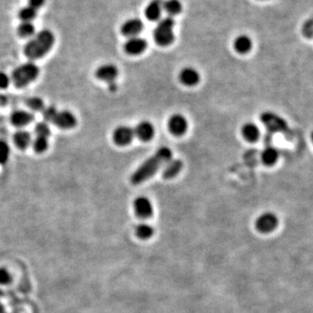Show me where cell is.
I'll return each instance as SVG.
<instances>
[{"mask_svg":"<svg viewBox=\"0 0 313 313\" xmlns=\"http://www.w3.org/2000/svg\"><path fill=\"white\" fill-rule=\"evenodd\" d=\"M172 152L170 148L163 146L154 153V155L147 158L137 170L131 174V182L133 185H140L151 179L158 171L162 165L170 161Z\"/></svg>","mask_w":313,"mask_h":313,"instance_id":"obj_1","label":"cell"},{"mask_svg":"<svg viewBox=\"0 0 313 313\" xmlns=\"http://www.w3.org/2000/svg\"><path fill=\"white\" fill-rule=\"evenodd\" d=\"M55 36L47 29L40 30L24 46V53L30 60L42 58L52 50L54 45Z\"/></svg>","mask_w":313,"mask_h":313,"instance_id":"obj_2","label":"cell"},{"mask_svg":"<svg viewBox=\"0 0 313 313\" xmlns=\"http://www.w3.org/2000/svg\"><path fill=\"white\" fill-rule=\"evenodd\" d=\"M40 69L32 62H27L15 68L12 73L11 81L18 89L24 88L36 80Z\"/></svg>","mask_w":313,"mask_h":313,"instance_id":"obj_3","label":"cell"},{"mask_svg":"<svg viewBox=\"0 0 313 313\" xmlns=\"http://www.w3.org/2000/svg\"><path fill=\"white\" fill-rule=\"evenodd\" d=\"M174 25L175 22L171 17L162 18L160 21L158 22L153 31V38L158 46H167L172 44L175 39Z\"/></svg>","mask_w":313,"mask_h":313,"instance_id":"obj_4","label":"cell"},{"mask_svg":"<svg viewBox=\"0 0 313 313\" xmlns=\"http://www.w3.org/2000/svg\"><path fill=\"white\" fill-rule=\"evenodd\" d=\"M260 119L265 127L267 128L268 131H271V133L280 132L286 135L290 132V128L286 119L281 118L276 113L265 112L262 113Z\"/></svg>","mask_w":313,"mask_h":313,"instance_id":"obj_5","label":"cell"},{"mask_svg":"<svg viewBox=\"0 0 313 313\" xmlns=\"http://www.w3.org/2000/svg\"><path fill=\"white\" fill-rule=\"evenodd\" d=\"M279 225V219L276 216V214L273 213H263L260 216L256 219L255 227L256 230L260 233H270L277 228Z\"/></svg>","mask_w":313,"mask_h":313,"instance_id":"obj_6","label":"cell"},{"mask_svg":"<svg viewBox=\"0 0 313 313\" xmlns=\"http://www.w3.org/2000/svg\"><path fill=\"white\" fill-rule=\"evenodd\" d=\"M50 123L56 125L57 127L64 130L73 129L77 125V118L70 111H58L57 110L54 116L52 117V120Z\"/></svg>","mask_w":313,"mask_h":313,"instance_id":"obj_7","label":"cell"},{"mask_svg":"<svg viewBox=\"0 0 313 313\" xmlns=\"http://www.w3.org/2000/svg\"><path fill=\"white\" fill-rule=\"evenodd\" d=\"M134 136V129L127 125H121L113 131V138L117 146H125L131 143Z\"/></svg>","mask_w":313,"mask_h":313,"instance_id":"obj_8","label":"cell"},{"mask_svg":"<svg viewBox=\"0 0 313 313\" xmlns=\"http://www.w3.org/2000/svg\"><path fill=\"white\" fill-rule=\"evenodd\" d=\"M168 128L170 133L179 137L186 133L188 128V123L184 116L181 114H174L168 121Z\"/></svg>","mask_w":313,"mask_h":313,"instance_id":"obj_9","label":"cell"},{"mask_svg":"<svg viewBox=\"0 0 313 313\" xmlns=\"http://www.w3.org/2000/svg\"><path fill=\"white\" fill-rule=\"evenodd\" d=\"M119 75V70L116 65L113 64H106L98 67L95 72V76L101 81H105L108 84L113 83Z\"/></svg>","mask_w":313,"mask_h":313,"instance_id":"obj_10","label":"cell"},{"mask_svg":"<svg viewBox=\"0 0 313 313\" xmlns=\"http://www.w3.org/2000/svg\"><path fill=\"white\" fill-rule=\"evenodd\" d=\"M134 211L140 219H148L152 217L153 207L149 198L146 197H138L134 200Z\"/></svg>","mask_w":313,"mask_h":313,"instance_id":"obj_11","label":"cell"},{"mask_svg":"<svg viewBox=\"0 0 313 313\" xmlns=\"http://www.w3.org/2000/svg\"><path fill=\"white\" fill-rule=\"evenodd\" d=\"M147 48V41L140 37H132L125 42L124 49L125 52L129 55L136 56L143 53Z\"/></svg>","mask_w":313,"mask_h":313,"instance_id":"obj_12","label":"cell"},{"mask_svg":"<svg viewBox=\"0 0 313 313\" xmlns=\"http://www.w3.org/2000/svg\"><path fill=\"white\" fill-rule=\"evenodd\" d=\"M143 22L140 18H131L123 24L121 32L124 36L132 38L137 37L143 30Z\"/></svg>","mask_w":313,"mask_h":313,"instance_id":"obj_13","label":"cell"},{"mask_svg":"<svg viewBox=\"0 0 313 313\" xmlns=\"http://www.w3.org/2000/svg\"><path fill=\"white\" fill-rule=\"evenodd\" d=\"M33 114L24 110L14 111L10 117L11 123L16 127H24L33 121Z\"/></svg>","mask_w":313,"mask_h":313,"instance_id":"obj_14","label":"cell"},{"mask_svg":"<svg viewBox=\"0 0 313 313\" xmlns=\"http://www.w3.org/2000/svg\"><path fill=\"white\" fill-rule=\"evenodd\" d=\"M134 133L141 141L148 142L154 137L155 129L150 122L142 121L134 129Z\"/></svg>","mask_w":313,"mask_h":313,"instance_id":"obj_15","label":"cell"},{"mask_svg":"<svg viewBox=\"0 0 313 313\" xmlns=\"http://www.w3.org/2000/svg\"><path fill=\"white\" fill-rule=\"evenodd\" d=\"M180 82L186 86H194L199 82L200 76L198 71L192 67L184 68L180 73Z\"/></svg>","mask_w":313,"mask_h":313,"instance_id":"obj_16","label":"cell"},{"mask_svg":"<svg viewBox=\"0 0 313 313\" xmlns=\"http://www.w3.org/2000/svg\"><path fill=\"white\" fill-rule=\"evenodd\" d=\"M163 1L162 0H152L146 6L145 14L146 18L151 21H157L161 18L163 12Z\"/></svg>","mask_w":313,"mask_h":313,"instance_id":"obj_17","label":"cell"},{"mask_svg":"<svg viewBox=\"0 0 313 313\" xmlns=\"http://www.w3.org/2000/svg\"><path fill=\"white\" fill-rule=\"evenodd\" d=\"M183 162L180 159H170L166 163L165 167L163 170V177L165 180H170L180 173L182 170Z\"/></svg>","mask_w":313,"mask_h":313,"instance_id":"obj_18","label":"cell"},{"mask_svg":"<svg viewBox=\"0 0 313 313\" xmlns=\"http://www.w3.org/2000/svg\"><path fill=\"white\" fill-rule=\"evenodd\" d=\"M279 158H280V152L276 147L272 146H266L261 153L262 162L267 166H271L276 164Z\"/></svg>","mask_w":313,"mask_h":313,"instance_id":"obj_19","label":"cell"},{"mask_svg":"<svg viewBox=\"0 0 313 313\" xmlns=\"http://www.w3.org/2000/svg\"><path fill=\"white\" fill-rule=\"evenodd\" d=\"M13 142L18 149L25 150L32 142V138H31L30 132L24 131V130H19V131H16L13 135Z\"/></svg>","mask_w":313,"mask_h":313,"instance_id":"obj_20","label":"cell"},{"mask_svg":"<svg viewBox=\"0 0 313 313\" xmlns=\"http://www.w3.org/2000/svg\"><path fill=\"white\" fill-rule=\"evenodd\" d=\"M241 132L245 140L251 143L258 141L260 137V130L253 123H247L246 125H244Z\"/></svg>","mask_w":313,"mask_h":313,"instance_id":"obj_21","label":"cell"},{"mask_svg":"<svg viewBox=\"0 0 313 313\" xmlns=\"http://www.w3.org/2000/svg\"><path fill=\"white\" fill-rule=\"evenodd\" d=\"M235 51L240 53V54H246L252 50L253 47V41L250 39L249 37L246 35H241L237 37V39L234 40Z\"/></svg>","mask_w":313,"mask_h":313,"instance_id":"obj_22","label":"cell"},{"mask_svg":"<svg viewBox=\"0 0 313 313\" xmlns=\"http://www.w3.org/2000/svg\"><path fill=\"white\" fill-rule=\"evenodd\" d=\"M163 9L170 16L178 15L182 12V4L180 0H166L163 2Z\"/></svg>","mask_w":313,"mask_h":313,"instance_id":"obj_23","label":"cell"},{"mask_svg":"<svg viewBox=\"0 0 313 313\" xmlns=\"http://www.w3.org/2000/svg\"><path fill=\"white\" fill-rule=\"evenodd\" d=\"M38 14V10L34 9L33 7L26 6L19 10L18 18L21 22H32Z\"/></svg>","mask_w":313,"mask_h":313,"instance_id":"obj_24","label":"cell"},{"mask_svg":"<svg viewBox=\"0 0 313 313\" xmlns=\"http://www.w3.org/2000/svg\"><path fill=\"white\" fill-rule=\"evenodd\" d=\"M135 231L137 237L143 240L149 239L154 234V229L152 228V226L145 223L137 225Z\"/></svg>","mask_w":313,"mask_h":313,"instance_id":"obj_25","label":"cell"},{"mask_svg":"<svg viewBox=\"0 0 313 313\" xmlns=\"http://www.w3.org/2000/svg\"><path fill=\"white\" fill-rule=\"evenodd\" d=\"M18 34L21 38H29L35 34V26L32 22H21L18 26Z\"/></svg>","mask_w":313,"mask_h":313,"instance_id":"obj_26","label":"cell"},{"mask_svg":"<svg viewBox=\"0 0 313 313\" xmlns=\"http://www.w3.org/2000/svg\"><path fill=\"white\" fill-rule=\"evenodd\" d=\"M31 144L34 152L38 154H41L48 149L49 142L47 137H36Z\"/></svg>","mask_w":313,"mask_h":313,"instance_id":"obj_27","label":"cell"},{"mask_svg":"<svg viewBox=\"0 0 313 313\" xmlns=\"http://www.w3.org/2000/svg\"><path fill=\"white\" fill-rule=\"evenodd\" d=\"M25 105L33 112H42L46 107L42 98L39 97H29L27 100L25 101Z\"/></svg>","mask_w":313,"mask_h":313,"instance_id":"obj_28","label":"cell"},{"mask_svg":"<svg viewBox=\"0 0 313 313\" xmlns=\"http://www.w3.org/2000/svg\"><path fill=\"white\" fill-rule=\"evenodd\" d=\"M34 133L36 134V137L48 138L51 136V128L46 122H39L34 127Z\"/></svg>","mask_w":313,"mask_h":313,"instance_id":"obj_29","label":"cell"},{"mask_svg":"<svg viewBox=\"0 0 313 313\" xmlns=\"http://www.w3.org/2000/svg\"><path fill=\"white\" fill-rule=\"evenodd\" d=\"M10 150L8 144L6 141L0 140V164H5L8 161L10 157Z\"/></svg>","mask_w":313,"mask_h":313,"instance_id":"obj_30","label":"cell"},{"mask_svg":"<svg viewBox=\"0 0 313 313\" xmlns=\"http://www.w3.org/2000/svg\"><path fill=\"white\" fill-rule=\"evenodd\" d=\"M303 33L304 37L312 38L313 37V17L308 19L303 26Z\"/></svg>","mask_w":313,"mask_h":313,"instance_id":"obj_31","label":"cell"},{"mask_svg":"<svg viewBox=\"0 0 313 313\" xmlns=\"http://www.w3.org/2000/svg\"><path fill=\"white\" fill-rule=\"evenodd\" d=\"M12 281V275L6 268H0V285H7Z\"/></svg>","mask_w":313,"mask_h":313,"instance_id":"obj_32","label":"cell"},{"mask_svg":"<svg viewBox=\"0 0 313 313\" xmlns=\"http://www.w3.org/2000/svg\"><path fill=\"white\" fill-rule=\"evenodd\" d=\"M11 83V77L8 76L6 73L0 72V89H6L8 87Z\"/></svg>","mask_w":313,"mask_h":313,"instance_id":"obj_33","label":"cell"},{"mask_svg":"<svg viewBox=\"0 0 313 313\" xmlns=\"http://www.w3.org/2000/svg\"><path fill=\"white\" fill-rule=\"evenodd\" d=\"M46 0H28V6L33 7L34 9L39 10L45 5Z\"/></svg>","mask_w":313,"mask_h":313,"instance_id":"obj_34","label":"cell"},{"mask_svg":"<svg viewBox=\"0 0 313 313\" xmlns=\"http://www.w3.org/2000/svg\"><path fill=\"white\" fill-rule=\"evenodd\" d=\"M8 103V98L3 94H0V107H6Z\"/></svg>","mask_w":313,"mask_h":313,"instance_id":"obj_35","label":"cell"},{"mask_svg":"<svg viewBox=\"0 0 313 313\" xmlns=\"http://www.w3.org/2000/svg\"><path fill=\"white\" fill-rule=\"evenodd\" d=\"M118 88V86L116 85L115 82L111 83L109 84V89L111 91H115Z\"/></svg>","mask_w":313,"mask_h":313,"instance_id":"obj_36","label":"cell"},{"mask_svg":"<svg viewBox=\"0 0 313 313\" xmlns=\"http://www.w3.org/2000/svg\"><path fill=\"white\" fill-rule=\"evenodd\" d=\"M0 313H6L5 307H4L3 305L1 304H0Z\"/></svg>","mask_w":313,"mask_h":313,"instance_id":"obj_37","label":"cell"},{"mask_svg":"<svg viewBox=\"0 0 313 313\" xmlns=\"http://www.w3.org/2000/svg\"><path fill=\"white\" fill-rule=\"evenodd\" d=\"M310 137H311V141H312L313 143V131L311 132V135H310Z\"/></svg>","mask_w":313,"mask_h":313,"instance_id":"obj_38","label":"cell"}]
</instances>
